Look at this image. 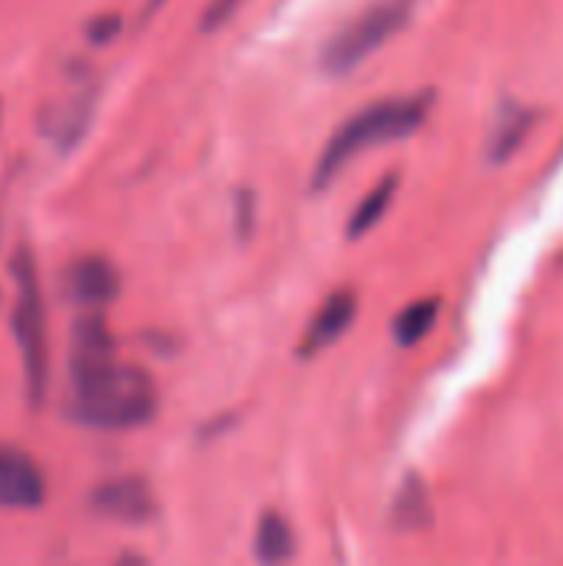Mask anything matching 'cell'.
Returning <instances> with one entry per match:
<instances>
[{
    "label": "cell",
    "mask_w": 563,
    "mask_h": 566,
    "mask_svg": "<svg viewBox=\"0 0 563 566\" xmlns=\"http://www.w3.org/2000/svg\"><path fill=\"white\" fill-rule=\"evenodd\" d=\"M438 312H441V302L438 298H421V302H411L398 318H395V338L398 345H418L421 338H428V332L435 328L438 322Z\"/></svg>",
    "instance_id": "4fadbf2b"
},
{
    "label": "cell",
    "mask_w": 563,
    "mask_h": 566,
    "mask_svg": "<svg viewBox=\"0 0 563 566\" xmlns=\"http://www.w3.org/2000/svg\"><path fill=\"white\" fill-rule=\"evenodd\" d=\"M46 497V478L33 454L17 444H0V507L33 511Z\"/></svg>",
    "instance_id": "52a82bcc"
},
{
    "label": "cell",
    "mask_w": 563,
    "mask_h": 566,
    "mask_svg": "<svg viewBox=\"0 0 563 566\" xmlns=\"http://www.w3.org/2000/svg\"><path fill=\"white\" fill-rule=\"evenodd\" d=\"M163 3H166V0H149V13H153L156 7H163Z\"/></svg>",
    "instance_id": "d6986e66"
},
{
    "label": "cell",
    "mask_w": 563,
    "mask_h": 566,
    "mask_svg": "<svg viewBox=\"0 0 563 566\" xmlns=\"http://www.w3.org/2000/svg\"><path fill=\"white\" fill-rule=\"evenodd\" d=\"M63 292L73 305L86 312H100L119 295V272L103 255H83L76 259L63 275Z\"/></svg>",
    "instance_id": "ba28073f"
},
{
    "label": "cell",
    "mask_w": 563,
    "mask_h": 566,
    "mask_svg": "<svg viewBox=\"0 0 563 566\" xmlns=\"http://www.w3.org/2000/svg\"><path fill=\"white\" fill-rule=\"evenodd\" d=\"M534 123H538V113L531 106L504 103L498 109L494 126H491V136H488V159L491 163H508L521 149V143L534 129Z\"/></svg>",
    "instance_id": "30bf717a"
},
{
    "label": "cell",
    "mask_w": 563,
    "mask_h": 566,
    "mask_svg": "<svg viewBox=\"0 0 563 566\" xmlns=\"http://www.w3.org/2000/svg\"><path fill=\"white\" fill-rule=\"evenodd\" d=\"M295 557V531L279 511H265L256 527V560L262 566H285Z\"/></svg>",
    "instance_id": "8fae6325"
},
{
    "label": "cell",
    "mask_w": 563,
    "mask_h": 566,
    "mask_svg": "<svg viewBox=\"0 0 563 566\" xmlns=\"http://www.w3.org/2000/svg\"><path fill=\"white\" fill-rule=\"evenodd\" d=\"M13 279H17V305H13V338L20 348L23 365V385L27 401L43 405L46 385H50V348H46V308L37 282L33 259L27 252H17L13 259Z\"/></svg>",
    "instance_id": "3957f363"
},
{
    "label": "cell",
    "mask_w": 563,
    "mask_h": 566,
    "mask_svg": "<svg viewBox=\"0 0 563 566\" xmlns=\"http://www.w3.org/2000/svg\"><path fill=\"white\" fill-rule=\"evenodd\" d=\"M415 13V0H378L358 17H352L338 33L322 46V66L329 76H345L362 66L378 46H385Z\"/></svg>",
    "instance_id": "277c9868"
},
{
    "label": "cell",
    "mask_w": 563,
    "mask_h": 566,
    "mask_svg": "<svg viewBox=\"0 0 563 566\" xmlns=\"http://www.w3.org/2000/svg\"><path fill=\"white\" fill-rule=\"evenodd\" d=\"M116 566H146V564H143V557H133V554H126V557H123V560H119Z\"/></svg>",
    "instance_id": "ac0fdd59"
},
{
    "label": "cell",
    "mask_w": 563,
    "mask_h": 566,
    "mask_svg": "<svg viewBox=\"0 0 563 566\" xmlns=\"http://www.w3.org/2000/svg\"><path fill=\"white\" fill-rule=\"evenodd\" d=\"M395 524L405 527V531H415V527H425L428 517H431V507H428V494L418 481H408L398 497H395V511H392Z\"/></svg>",
    "instance_id": "5bb4252c"
},
{
    "label": "cell",
    "mask_w": 563,
    "mask_h": 566,
    "mask_svg": "<svg viewBox=\"0 0 563 566\" xmlns=\"http://www.w3.org/2000/svg\"><path fill=\"white\" fill-rule=\"evenodd\" d=\"M90 507L100 517H106L113 524H126V527L153 524L159 514V501H156L149 481L136 478V474H123V478H110V481L96 484L90 494Z\"/></svg>",
    "instance_id": "5b68a950"
},
{
    "label": "cell",
    "mask_w": 563,
    "mask_h": 566,
    "mask_svg": "<svg viewBox=\"0 0 563 566\" xmlns=\"http://www.w3.org/2000/svg\"><path fill=\"white\" fill-rule=\"evenodd\" d=\"M355 312H358V298H355L352 289L332 292V295L322 302V308L312 315V322H309V328H305V335H302V342H299V358H315L319 352L332 348V345L352 328Z\"/></svg>",
    "instance_id": "9c48e42d"
},
{
    "label": "cell",
    "mask_w": 563,
    "mask_h": 566,
    "mask_svg": "<svg viewBox=\"0 0 563 566\" xmlns=\"http://www.w3.org/2000/svg\"><path fill=\"white\" fill-rule=\"evenodd\" d=\"M395 192H398V176H385V179L355 206V212H352V219H348V239H362L365 232H372V229L385 219L388 206L395 202Z\"/></svg>",
    "instance_id": "7c38bea8"
},
{
    "label": "cell",
    "mask_w": 563,
    "mask_h": 566,
    "mask_svg": "<svg viewBox=\"0 0 563 566\" xmlns=\"http://www.w3.org/2000/svg\"><path fill=\"white\" fill-rule=\"evenodd\" d=\"M431 99H435L431 93L392 96V99H378V103L365 106L362 113H355L348 123H342L335 129V136L322 149V156L315 163L312 186L315 189H325L358 153H365L372 146H385V143L408 139L428 119Z\"/></svg>",
    "instance_id": "6da1fadb"
},
{
    "label": "cell",
    "mask_w": 563,
    "mask_h": 566,
    "mask_svg": "<svg viewBox=\"0 0 563 566\" xmlns=\"http://www.w3.org/2000/svg\"><path fill=\"white\" fill-rule=\"evenodd\" d=\"M116 365V338L100 312H86L73 322L70 335V381L83 385Z\"/></svg>",
    "instance_id": "8992f818"
},
{
    "label": "cell",
    "mask_w": 563,
    "mask_h": 566,
    "mask_svg": "<svg viewBox=\"0 0 563 566\" xmlns=\"http://www.w3.org/2000/svg\"><path fill=\"white\" fill-rule=\"evenodd\" d=\"M252 222V192H239V232L246 235Z\"/></svg>",
    "instance_id": "e0dca14e"
},
{
    "label": "cell",
    "mask_w": 563,
    "mask_h": 566,
    "mask_svg": "<svg viewBox=\"0 0 563 566\" xmlns=\"http://www.w3.org/2000/svg\"><path fill=\"white\" fill-rule=\"evenodd\" d=\"M236 7H239V0H212V3H209V10H206V17H202V27H206V30L219 27V23H222Z\"/></svg>",
    "instance_id": "2e32d148"
},
{
    "label": "cell",
    "mask_w": 563,
    "mask_h": 566,
    "mask_svg": "<svg viewBox=\"0 0 563 566\" xmlns=\"http://www.w3.org/2000/svg\"><path fill=\"white\" fill-rule=\"evenodd\" d=\"M159 395L156 381L133 365H113L103 375L73 385V398L66 405V415L76 424L100 428V431H123L139 428L156 418Z\"/></svg>",
    "instance_id": "7a4b0ae2"
},
{
    "label": "cell",
    "mask_w": 563,
    "mask_h": 566,
    "mask_svg": "<svg viewBox=\"0 0 563 566\" xmlns=\"http://www.w3.org/2000/svg\"><path fill=\"white\" fill-rule=\"evenodd\" d=\"M86 33H90L93 43H106V40H113L119 33V17H100V20H93L86 27Z\"/></svg>",
    "instance_id": "9a60e30c"
}]
</instances>
